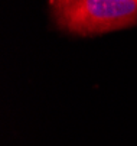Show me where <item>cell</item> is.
Wrapping results in <instances>:
<instances>
[{
  "label": "cell",
  "instance_id": "1",
  "mask_svg": "<svg viewBox=\"0 0 137 146\" xmlns=\"http://www.w3.org/2000/svg\"><path fill=\"white\" fill-rule=\"evenodd\" d=\"M55 17L75 35L105 33L137 25V0H74Z\"/></svg>",
  "mask_w": 137,
  "mask_h": 146
}]
</instances>
